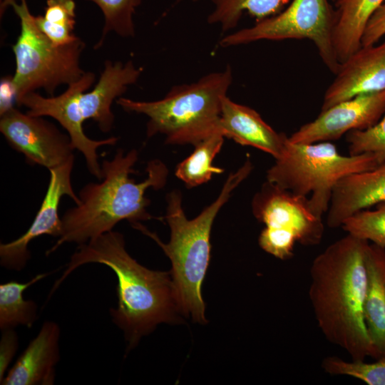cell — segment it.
Masks as SVG:
<instances>
[{
  "instance_id": "cell-15",
  "label": "cell",
  "mask_w": 385,
  "mask_h": 385,
  "mask_svg": "<svg viewBox=\"0 0 385 385\" xmlns=\"http://www.w3.org/2000/svg\"><path fill=\"white\" fill-rule=\"evenodd\" d=\"M61 329L53 321H45L37 335L9 370L3 385H52L60 360Z\"/></svg>"
},
{
  "instance_id": "cell-1",
  "label": "cell",
  "mask_w": 385,
  "mask_h": 385,
  "mask_svg": "<svg viewBox=\"0 0 385 385\" xmlns=\"http://www.w3.org/2000/svg\"><path fill=\"white\" fill-rule=\"evenodd\" d=\"M90 263L108 267L117 277V305L110 309V315L123 332L128 350L158 324L178 319L181 311L170 272L141 265L127 252L123 235L113 230L78 246L48 299L75 270Z\"/></svg>"
},
{
  "instance_id": "cell-13",
  "label": "cell",
  "mask_w": 385,
  "mask_h": 385,
  "mask_svg": "<svg viewBox=\"0 0 385 385\" xmlns=\"http://www.w3.org/2000/svg\"><path fill=\"white\" fill-rule=\"evenodd\" d=\"M141 73L142 69L135 67L132 61L125 63L106 61L94 88L88 92L76 91L70 96L67 114L71 123L82 128L86 120L92 119L101 131L109 132L115 118L111 110L113 102L137 82Z\"/></svg>"
},
{
  "instance_id": "cell-12",
  "label": "cell",
  "mask_w": 385,
  "mask_h": 385,
  "mask_svg": "<svg viewBox=\"0 0 385 385\" xmlns=\"http://www.w3.org/2000/svg\"><path fill=\"white\" fill-rule=\"evenodd\" d=\"M385 113V88L361 93L322 111L312 121L302 125L289 140L294 143H314L337 140L354 130H366Z\"/></svg>"
},
{
  "instance_id": "cell-11",
  "label": "cell",
  "mask_w": 385,
  "mask_h": 385,
  "mask_svg": "<svg viewBox=\"0 0 385 385\" xmlns=\"http://www.w3.org/2000/svg\"><path fill=\"white\" fill-rule=\"evenodd\" d=\"M73 163L74 158H72L49 170L47 190L31 226L17 239L0 245V264L2 267L9 270H22L31 258L28 246L31 241L44 235L56 237L61 235L62 222L58 210L61 198L67 195L76 205L80 202L71 183Z\"/></svg>"
},
{
  "instance_id": "cell-23",
  "label": "cell",
  "mask_w": 385,
  "mask_h": 385,
  "mask_svg": "<svg viewBox=\"0 0 385 385\" xmlns=\"http://www.w3.org/2000/svg\"><path fill=\"white\" fill-rule=\"evenodd\" d=\"M214 7L207 17L210 24H218L222 31L234 29L243 12L247 11L257 21L282 11L289 0H211Z\"/></svg>"
},
{
  "instance_id": "cell-16",
  "label": "cell",
  "mask_w": 385,
  "mask_h": 385,
  "mask_svg": "<svg viewBox=\"0 0 385 385\" xmlns=\"http://www.w3.org/2000/svg\"><path fill=\"white\" fill-rule=\"evenodd\" d=\"M385 201V161L376 167L349 174L335 185L328 209L327 224L342 227L356 212Z\"/></svg>"
},
{
  "instance_id": "cell-27",
  "label": "cell",
  "mask_w": 385,
  "mask_h": 385,
  "mask_svg": "<svg viewBox=\"0 0 385 385\" xmlns=\"http://www.w3.org/2000/svg\"><path fill=\"white\" fill-rule=\"evenodd\" d=\"M322 366L330 374L349 376L368 385H385V356L373 363L346 361L337 356H329L324 359Z\"/></svg>"
},
{
  "instance_id": "cell-19",
  "label": "cell",
  "mask_w": 385,
  "mask_h": 385,
  "mask_svg": "<svg viewBox=\"0 0 385 385\" xmlns=\"http://www.w3.org/2000/svg\"><path fill=\"white\" fill-rule=\"evenodd\" d=\"M96 80V75L85 72L80 79L68 86L67 89L58 96L44 97L37 95L33 100L31 108L35 115L48 116L57 120L67 131L74 149L83 154L85 160L93 161L98 157L97 150L104 145L103 140H93L84 133L83 128L73 125L68 119L67 103L71 94L78 90L86 91Z\"/></svg>"
},
{
  "instance_id": "cell-30",
  "label": "cell",
  "mask_w": 385,
  "mask_h": 385,
  "mask_svg": "<svg viewBox=\"0 0 385 385\" xmlns=\"http://www.w3.org/2000/svg\"><path fill=\"white\" fill-rule=\"evenodd\" d=\"M19 346V338L14 329L1 331L0 340V381L3 380L6 372L16 353Z\"/></svg>"
},
{
  "instance_id": "cell-29",
  "label": "cell",
  "mask_w": 385,
  "mask_h": 385,
  "mask_svg": "<svg viewBox=\"0 0 385 385\" xmlns=\"http://www.w3.org/2000/svg\"><path fill=\"white\" fill-rule=\"evenodd\" d=\"M385 35V3L371 16L361 37V46L376 44Z\"/></svg>"
},
{
  "instance_id": "cell-3",
  "label": "cell",
  "mask_w": 385,
  "mask_h": 385,
  "mask_svg": "<svg viewBox=\"0 0 385 385\" xmlns=\"http://www.w3.org/2000/svg\"><path fill=\"white\" fill-rule=\"evenodd\" d=\"M137 160L136 150L125 154L118 149L111 160L103 161L102 179L99 183H88L80 190L79 203L62 216L61 235L46 255L65 243H86L113 230L124 220L133 224L153 218L147 211L150 201L145 192L150 188H163L168 170L160 160H150L146 167L147 178L136 183L130 175L135 173Z\"/></svg>"
},
{
  "instance_id": "cell-26",
  "label": "cell",
  "mask_w": 385,
  "mask_h": 385,
  "mask_svg": "<svg viewBox=\"0 0 385 385\" xmlns=\"http://www.w3.org/2000/svg\"><path fill=\"white\" fill-rule=\"evenodd\" d=\"M342 227L348 234L385 248V201L347 218Z\"/></svg>"
},
{
  "instance_id": "cell-17",
  "label": "cell",
  "mask_w": 385,
  "mask_h": 385,
  "mask_svg": "<svg viewBox=\"0 0 385 385\" xmlns=\"http://www.w3.org/2000/svg\"><path fill=\"white\" fill-rule=\"evenodd\" d=\"M220 130L224 137L257 148L274 159L281 156L288 140L287 135L275 131L255 110L227 96L222 101Z\"/></svg>"
},
{
  "instance_id": "cell-28",
  "label": "cell",
  "mask_w": 385,
  "mask_h": 385,
  "mask_svg": "<svg viewBox=\"0 0 385 385\" xmlns=\"http://www.w3.org/2000/svg\"><path fill=\"white\" fill-rule=\"evenodd\" d=\"M349 155L365 153L375 154L380 163L385 161V113L373 126L366 130H354L346 133Z\"/></svg>"
},
{
  "instance_id": "cell-24",
  "label": "cell",
  "mask_w": 385,
  "mask_h": 385,
  "mask_svg": "<svg viewBox=\"0 0 385 385\" xmlns=\"http://www.w3.org/2000/svg\"><path fill=\"white\" fill-rule=\"evenodd\" d=\"M35 21L38 29L56 45L68 44L78 38L73 33L74 0H46L43 14L35 16Z\"/></svg>"
},
{
  "instance_id": "cell-6",
  "label": "cell",
  "mask_w": 385,
  "mask_h": 385,
  "mask_svg": "<svg viewBox=\"0 0 385 385\" xmlns=\"http://www.w3.org/2000/svg\"><path fill=\"white\" fill-rule=\"evenodd\" d=\"M371 153L341 155L329 141L294 143L288 140L267 180L300 196L307 197L312 212L322 217L328 211L333 189L344 176L371 169L379 164Z\"/></svg>"
},
{
  "instance_id": "cell-25",
  "label": "cell",
  "mask_w": 385,
  "mask_h": 385,
  "mask_svg": "<svg viewBox=\"0 0 385 385\" xmlns=\"http://www.w3.org/2000/svg\"><path fill=\"white\" fill-rule=\"evenodd\" d=\"M96 4L102 11L104 24L102 35L95 46L99 48L106 36L114 32L121 37H133L135 29L133 16L142 0H86Z\"/></svg>"
},
{
  "instance_id": "cell-31",
  "label": "cell",
  "mask_w": 385,
  "mask_h": 385,
  "mask_svg": "<svg viewBox=\"0 0 385 385\" xmlns=\"http://www.w3.org/2000/svg\"><path fill=\"white\" fill-rule=\"evenodd\" d=\"M16 91L13 76H6L0 81V115L14 107Z\"/></svg>"
},
{
  "instance_id": "cell-4",
  "label": "cell",
  "mask_w": 385,
  "mask_h": 385,
  "mask_svg": "<svg viewBox=\"0 0 385 385\" xmlns=\"http://www.w3.org/2000/svg\"><path fill=\"white\" fill-rule=\"evenodd\" d=\"M252 170V164L248 158L235 173L228 176L217 199L192 220H188L184 213L181 193L178 190L168 193L165 217L170 229L168 243H163L140 222L131 224L152 238L170 260V274L181 313L190 316L195 322H207L201 287L210 264L212 223L232 192Z\"/></svg>"
},
{
  "instance_id": "cell-33",
  "label": "cell",
  "mask_w": 385,
  "mask_h": 385,
  "mask_svg": "<svg viewBox=\"0 0 385 385\" xmlns=\"http://www.w3.org/2000/svg\"><path fill=\"white\" fill-rule=\"evenodd\" d=\"M192 1H198V0H192Z\"/></svg>"
},
{
  "instance_id": "cell-7",
  "label": "cell",
  "mask_w": 385,
  "mask_h": 385,
  "mask_svg": "<svg viewBox=\"0 0 385 385\" xmlns=\"http://www.w3.org/2000/svg\"><path fill=\"white\" fill-rule=\"evenodd\" d=\"M9 6L20 21V34L12 46L16 104L28 93L41 88L53 96L58 86L80 79L85 73L80 66L85 42L78 37L68 44L56 45L38 29L26 0L11 1Z\"/></svg>"
},
{
  "instance_id": "cell-14",
  "label": "cell",
  "mask_w": 385,
  "mask_h": 385,
  "mask_svg": "<svg viewBox=\"0 0 385 385\" xmlns=\"http://www.w3.org/2000/svg\"><path fill=\"white\" fill-rule=\"evenodd\" d=\"M385 88V41L361 46L343 61L327 88L322 111L356 95Z\"/></svg>"
},
{
  "instance_id": "cell-5",
  "label": "cell",
  "mask_w": 385,
  "mask_h": 385,
  "mask_svg": "<svg viewBox=\"0 0 385 385\" xmlns=\"http://www.w3.org/2000/svg\"><path fill=\"white\" fill-rule=\"evenodd\" d=\"M232 82V70L227 66L195 82L175 86L158 101H139L120 97L115 101L125 111L148 118V138L163 134L166 143L195 145L214 133H221L222 101Z\"/></svg>"
},
{
  "instance_id": "cell-8",
  "label": "cell",
  "mask_w": 385,
  "mask_h": 385,
  "mask_svg": "<svg viewBox=\"0 0 385 385\" xmlns=\"http://www.w3.org/2000/svg\"><path fill=\"white\" fill-rule=\"evenodd\" d=\"M252 210L255 218L265 225L259 237L260 247L277 258H291L296 242L314 246L322 239V217L312 212L308 197L271 182H265L255 193Z\"/></svg>"
},
{
  "instance_id": "cell-10",
  "label": "cell",
  "mask_w": 385,
  "mask_h": 385,
  "mask_svg": "<svg viewBox=\"0 0 385 385\" xmlns=\"http://www.w3.org/2000/svg\"><path fill=\"white\" fill-rule=\"evenodd\" d=\"M0 131L29 165L50 170L74 158L68 134L43 117L24 113L14 107L1 115Z\"/></svg>"
},
{
  "instance_id": "cell-18",
  "label": "cell",
  "mask_w": 385,
  "mask_h": 385,
  "mask_svg": "<svg viewBox=\"0 0 385 385\" xmlns=\"http://www.w3.org/2000/svg\"><path fill=\"white\" fill-rule=\"evenodd\" d=\"M365 322L378 359L385 356V248L374 243L365 250Z\"/></svg>"
},
{
  "instance_id": "cell-2",
  "label": "cell",
  "mask_w": 385,
  "mask_h": 385,
  "mask_svg": "<svg viewBox=\"0 0 385 385\" xmlns=\"http://www.w3.org/2000/svg\"><path fill=\"white\" fill-rule=\"evenodd\" d=\"M369 242L348 234L318 255L310 268L309 296L318 326L353 361L378 359L364 317Z\"/></svg>"
},
{
  "instance_id": "cell-9",
  "label": "cell",
  "mask_w": 385,
  "mask_h": 385,
  "mask_svg": "<svg viewBox=\"0 0 385 385\" xmlns=\"http://www.w3.org/2000/svg\"><path fill=\"white\" fill-rule=\"evenodd\" d=\"M336 10L328 0H293L279 14L256 21L223 37L220 45L229 47L261 40L309 39L329 70L340 68L334 43Z\"/></svg>"
},
{
  "instance_id": "cell-20",
  "label": "cell",
  "mask_w": 385,
  "mask_h": 385,
  "mask_svg": "<svg viewBox=\"0 0 385 385\" xmlns=\"http://www.w3.org/2000/svg\"><path fill=\"white\" fill-rule=\"evenodd\" d=\"M384 1L337 0L334 43L341 63L361 47L366 23Z\"/></svg>"
},
{
  "instance_id": "cell-32",
  "label": "cell",
  "mask_w": 385,
  "mask_h": 385,
  "mask_svg": "<svg viewBox=\"0 0 385 385\" xmlns=\"http://www.w3.org/2000/svg\"><path fill=\"white\" fill-rule=\"evenodd\" d=\"M22 0H1V16L4 13L7 7H9V4L11 1H21Z\"/></svg>"
},
{
  "instance_id": "cell-21",
  "label": "cell",
  "mask_w": 385,
  "mask_h": 385,
  "mask_svg": "<svg viewBox=\"0 0 385 385\" xmlns=\"http://www.w3.org/2000/svg\"><path fill=\"white\" fill-rule=\"evenodd\" d=\"M40 273L26 282L11 280L0 284V329L1 331L19 326L31 328L38 316V305L24 299L23 293L29 287L49 275Z\"/></svg>"
},
{
  "instance_id": "cell-22",
  "label": "cell",
  "mask_w": 385,
  "mask_h": 385,
  "mask_svg": "<svg viewBox=\"0 0 385 385\" xmlns=\"http://www.w3.org/2000/svg\"><path fill=\"white\" fill-rule=\"evenodd\" d=\"M224 136L216 133L195 145L194 151L180 163L175 175L187 188H195L209 181L213 174L223 172V169L212 165V161L220 152Z\"/></svg>"
}]
</instances>
